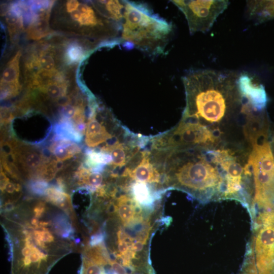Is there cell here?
<instances>
[{"mask_svg":"<svg viewBox=\"0 0 274 274\" xmlns=\"http://www.w3.org/2000/svg\"><path fill=\"white\" fill-rule=\"evenodd\" d=\"M13 118V115L10 110L7 108H1V123H7L11 120Z\"/></svg>","mask_w":274,"mask_h":274,"instance_id":"obj_21","label":"cell"},{"mask_svg":"<svg viewBox=\"0 0 274 274\" xmlns=\"http://www.w3.org/2000/svg\"><path fill=\"white\" fill-rule=\"evenodd\" d=\"M3 213L11 274H48L75 247L72 215L46 199H29Z\"/></svg>","mask_w":274,"mask_h":274,"instance_id":"obj_1","label":"cell"},{"mask_svg":"<svg viewBox=\"0 0 274 274\" xmlns=\"http://www.w3.org/2000/svg\"><path fill=\"white\" fill-rule=\"evenodd\" d=\"M97 110L89 117L87 123L85 142L87 146L94 148L104 143L106 145L110 143L111 140L122 139L128 135L130 131L128 128L123 133L117 135H113L110 133L103 124V121L100 122L96 119Z\"/></svg>","mask_w":274,"mask_h":274,"instance_id":"obj_11","label":"cell"},{"mask_svg":"<svg viewBox=\"0 0 274 274\" xmlns=\"http://www.w3.org/2000/svg\"><path fill=\"white\" fill-rule=\"evenodd\" d=\"M223 143L208 127L182 117L179 123L171 129L149 136L148 145L153 148L210 147Z\"/></svg>","mask_w":274,"mask_h":274,"instance_id":"obj_6","label":"cell"},{"mask_svg":"<svg viewBox=\"0 0 274 274\" xmlns=\"http://www.w3.org/2000/svg\"><path fill=\"white\" fill-rule=\"evenodd\" d=\"M83 55V48L78 44L73 43L67 48L65 57L69 62L74 63L82 59Z\"/></svg>","mask_w":274,"mask_h":274,"instance_id":"obj_18","label":"cell"},{"mask_svg":"<svg viewBox=\"0 0 274 274\" xmlns=\"http://www.w3.org/2000/svg\"><path fill=\"white\" fill-rule=\"evenodd\" d=\"M77 107L69 104L63 107L61 111V114L63 119L71 120L76 113Z\"/></svg>","mask_w":274,"mask_h":274,"instance_id":"obj_20","label":"cell"},{"mask_svg":"<svg viewBox=\"0 0 274 274\" xmlns=\"http://www.w3.org/2000/svg\"><path fill=\"white\" fill-rule=\"evenodd\" d=\"M173 30L172 23L154 13L146 4L125 1L120 35L125 47L152 55L164 54Z\"/></svg>","mask_w":274,"mask_h":274,"instance_id":"obj_4","label":"cell"},{"mask_svg":"<svg viewBox=\"0 0 274 274\" xmlns=\"http://www.w3.org/2000/svg\"><path fill=\"white\" fill-rule=\"evenodd\" d=\"M247 162L252 175L254 208L274 209V155L267 135L252 145Z\"/></svg>","mask_w":274,"mask_h":274,"instance_id":"obj_5","label":"cell"},{"mask_svg":"<svg viewBox=\"0 0 274 274\" xmlns=\"http://www.w3.org/2000/svg\"><path fill=\"white\" fill-rule=\"evenodd\" d=\"M271 148H272V152H273V155H274V136L273 137L272 141L271 143Z\"/></svg>","mask_w":274,"mask_h":274,"instance_id":"obj_24","label":"cell"},{"mask_svg":"<svg viewBox=\"0 0 274 274\" xmlns=\"http://www.w3.org/2000/svg\"><path fill=\"white\" fill-rule=\"evenodd\" d=\"M80 3L75 0H70L66 2V9L67 12H72L77 9Z\"/></svg>","mask_w":274,"mask_h":274,"instance_id":"obj_22","label":"cell"},{"mask_svg":"<svg viewBox=\"0 0 274 274\" xmlns=\"http://www.w3.org/2000/svg\"><path fill=\"white\" fill-rule=\"evenodd\" d=\"M247 8L249 18L256 22L274 17V1H248Z\"/></svg>","mask_w":274,"mask_h":274,"instance_id":"obj_14","label":"cell"},{"mask_svg":"<svg viewBox=\"0 0 274 274\" xmlns=\"http://www.w3.org/2000/svg\"><path fill=\"white\" fill-rule=\"evenodd\" d=\"M71 100V97L66 95L59 97L56 102L59 106L64 107L69 105Z\"/></svg>","mask_w":274,"mask_h":274,"instance_id":"obj_23","label":"cell"},{"mask_svg":"<svg viewBox=\"0 0 274 274\" xmlns=\"http://www.w3.org/2000/svg\"><path fill=\"white\" fill-rule=\"evenodd\" d=\"M50 10L39 14L27 29L28 38L39 40L50 33L49 19Z\"/></svg>","mask_w":274,"mask_h":274,"instance_id":"obj_16","label":"cell"},{"mask_svg":"<svg viewBox=\"0 0 274 274\" xmlns=\"http://www.w3.org/2000/svg\"><path fill=\"white\" fill-rule=\"evenodd\" d=\"M152 186L140 182H131L128 191L133 199L142 207L150 209L153 202L160 198L161 193L153 190Z\"/></svg>","mask_w":274,"mask_h":274,"instance_id":"obj_12","label":"cell"},{"mask_svg":"<svg viewBox=\"0 0 274 274\" xmlns=\"http://www.w3.org/2000/svg\"><path fill=\"white\" fill-rule=\"evenodd\" d=\"M94 7L106 18L121 25L125 11V1H98Z\"/></svg>","mask_w":274,"mask_h":274,"instance_id":"obj_15","label":"cell"},{"mask_svg":"<svg viewBox=\"0 0 274 274\" xmlns=\"http://www.w3.org/2000/svg\"><path fill=\"white\" fill-rule=\"evenodd\" d=\"M21 53L19 50L7 63L3 71L1 81V88L13 93H18L21 89L19 83V61Z\"/></svg>","mask_w":274,"mask_h":274,"instance_id":"obj_13","label":"cell"},{"mask_svg":"<svg viewBox=\"0 0 274 274\" xmlns=\"http://www.w3.org/2000/svg\"><path fill=\"white\" fill-rule=\"evenodd\" d=\"M237 85L245 101L255 111H263L267 103V96L264 87L256 83L246 73L238 75Z\"/></svg>","mask_w":274,"mask_h":274,"instance_id":"obj_9","label":"cell"},{"mask_svg":"<svg viewBox=\"0 0 274 274\" xmlns=\"http://www.w3.org/2000/svg\"><path fill=\"white\" fill-rule=\"evenodd\" d=\"M252 224L250 244L259 274H274V209L260 211Z\"/></svg>","mask_w":274,"mask_h":274,"instance_id":"obj_7","label":"cell"},{"mask_svg":"<svg viewBox=\"0 0 274 274\" xmlns=\"http://www.w3.org/2000/svg\"><path fill=\"white\" fill-rule=\"evenodd\" d=\"M149 150L162 175L164 190L182 191L202 203L223 199L226 175L223 162L229 147L219 145Z\"/></svg>","mask_w":274,"mask_h":274,"instance_id":"obj_2","label":"cell"},{"mask_svg":"<svg viewBox=\"0 0 274 274\" xmlns=\"http://www.w3.org/2000/svg\"><path fill=\"white\" fill-rule=\"evenodd\" d=\"M238 75L232 71L203 69L182 77L186 106L182 117L208 127L224 142V130L237 118H244V104L238 88Z\"/></svg>","mask_w":274,"mask_h":274,"instance_id":"obj_3","label":"cell"},{"mask_svg":"<svg viewBox=\"0 0 274 274\" xmlns=\"http://www.w3.org/2000/svg\"><path fill=\"white\" fill-rule=\"evenodd\" d=\"M54 57V52L50 47L41 51L39 57L37 56L38 69L40 68V70L48 72L56 71L55 69Z\"/></svg>","mask_w":274,"mask_h":274,"instance_id":"obj_17","label":"cell"},{"mask_svg":"<svg viewBox=\"0 0 274 274\" xmlns=\"http://www.w3.org/2000/svg\"><path fill=\"white\" fill-rule=\"evenodd\" d=\"M184 14L191 35L210 30L217 17L228 7L226 0H174Z\"/></svg>","mask_w":274,"mask_h":274,"instance_id":"obj_8","label":"cell"},{"mask_svg":"<svg viewBox=\"0 0 274 274\" xmlns=\"http://www.w3.org/2000/svg\"><path fill=\"white\" fill-rule=\"evenodd\" d=\"M21 189L20 185L17 183H13L9 179L6 184L1 188L2 192H6L9 194H13L14 192H19Z\"/></svg>","mask_w":274,"mask_h":274,"instance_id":"obj_19","label":"cell"},{"mask_svg":"<svg viewBox=\"0 0 274 274\" xmlns=\"http://www.w3.org/2000/svg\"><path fill=\"white\" fill-rule=\"evenodd\" d=\"M12 155L14 161L30 177H40L44 165L49 161L39 151L26 146L14 147Z\"/></svg>","mask_w":274,"mask_h":274,"instance_id":"obj_10","label":"cell"}]
</instances>
